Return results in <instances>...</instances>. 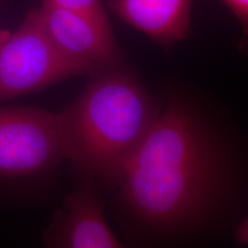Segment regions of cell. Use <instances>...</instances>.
Listing matches in <instances>:
<instances>
[{
    "label": "cell",
    "mask_w": 248,
    "mask_h": 248,
    "mask_svg": "<svg viewBox=\"0 0 248 248\" xmlns=\"http://www.w3.org/2000/svg\"><path fill=\"white\" fill-rule=\"evenodd\" d=\"M223 186L211 135L182 99L170 98L129 161L114 202L129 222L172 233L210 212Z\"/></svg>",
    "instance_id": "cell-1"
},
{
    "label": "cell",
    "mask_w": 248,
    "mask_h": 248,
    "mask_svg": "<svg viewBox=\"0 0 248 248\" xmlns=\"http://www.w3.org/2000/svg\"><path fill=\"white\" fill-rule=\"evenodd\" d=\"M162 108L126 66L104 72L59 111L66 160L83 180L116 190Z\"/></svg>",
    "instance_id": "cell-2"
},
{
    "label": "cell",
    "mask_w": 248,
    "mask_h": 248,
    "mask_svg": "<svg viewBox=\"0 0 248 248\" xmlns=\"http://www.w3.org/2000/svg\"><path fill=\"white\" fill-rule=\"evenodd\" d=\"M90 74L89 66L57 48L34 9L0 46V102Z\"/></svg>",
    "instance_id": "cell-3"
},
{
    "label": "cell",
    "mask_w": 248,
    "mask_h": 248,
    "mask_svg": "<svg viewBox=\"0 0 248 248\" xmlns=\"http://www.w3.org/2000/svg\"><path fill=\"white\" fill-rule=\"evenodd\" d=\"M65 160L58 112L36 107L0 108V176L42 177Z\"/></svg>",
    "instance_id": "cell-4"
},
{
    "label": "cell",
    "mask_w": 248,
    "mask_h": 248,
    "mask_svg": "<svg viewBox=\"0 0 248 248\" xmlns=\"http://www.w3.org/2000/svg\"><path fill=\"white\" fill-rule=\"evenodd\" d=\"M38 11L54 45L68 57L89 66L90 78L126 66L108 18L45 2Z\"/></svg>",
    "instance_id": "cell-5"
},
{
    "label": "cell",
    "mask_w": 248,
    "mask_h": 248,
    "mask_svg": "<svg viewBox=\"0 0 248 248\" xmlns=\"http://www.w3.org/2000/svg\"><path fill=\"white\" fill-rule=\"evenodd\" d=\"M62 208L43 233L46 248H124L107 222L105 202L95 191L93 181L84 180L67 196Z\"/></svg>",
    "instance_id": "cell-6"
},
{
    "label": "cell",
    "mask_w": 248,
    "mask_h": 248,
    "mask_svg": "<svg viewBox=\"0 0 248 248\" xmlns=\"http://www.w3.org/2000/svg\"><path fill=\"white\" fill-rule=\"evenodd\" d=\"M194 0H108V9L125 22L169 49L190 31Z\"/></svg>",
    "instance_id": "cell-7"
},
{
    "label": "cell",
    "mask_w": 248,
    "mask_h": 248,
    "mask_svg": "<svg viewBox=\"0 0 248 248\" xmlns=\"http://www.w3.org/2000/svg\"><path fill=\"white\" fill-rule=\"evenodd\" d=\"M53 6L85 12L98 18H108L101 0H42Z\"/></svg>",
    "instance_id": "cell-8"
},
{
    "label": "cell",
    "mask_w": 248,
    "mask_h": 248,
    "mask_svg": "<svg viewBox=\"0 0 248 248\" xmlns=\"http://www.w3.org/2000/svg\"><path fill=\"white\" fill-rule=\"evenodd\" d=\"M231 9L234 16L238 18L242 38L240 42V49L248 55V0H222Z\"/></svg>",
    "instance_id": "cell-9"
},
{
    "label": "cell",
    "mask_w": 248,
    "mask_h": 248,
    "mask_svg": "<svg viewBox=\"0 0 248 248\" xmlns=\"http://www.w3.org/2000/svg\"><path fill=\"white\" fill-rule=\"evenodd\" d=\"M236 239L243 245H248V216L246 221L239 226L235 232Z\"/></svg>",
    "instance_id": "cell-10"
},
{
    "label": "cell",
    "mask_w": 248,
    "mask_h": 248,
    "mask_svg": "<svg viewBox=\"0 0 248 248\" xmlns=\"http://www.w3.org/2000/svg\"><path fill=\"white\" fill-rule=\"evenodd\" d=\"M9 34H10V32L8 31L0 29V46L5 42V40L9 37Z\"/></svg>",
    "instance_id": "cell-11"
}]
</instances>
